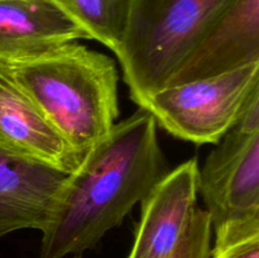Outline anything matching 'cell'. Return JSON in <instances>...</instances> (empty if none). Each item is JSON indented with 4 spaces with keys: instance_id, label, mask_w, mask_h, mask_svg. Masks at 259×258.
Returning a JSON list of instances; mask_svg holds the SVG:
<instances>
[{
    "instance_id": "obj_9",
    "label": "cell",
    "mask_w": 259,
    "mask_h": 258,
    "mask_svg": "<svg viewBox=\"0 0 259 258\" xmlns=\"http://www.w3.org/2000/svg\"><path fill=\"white\" fill-rule=\"evenodd\" d=\"M0 146L65 174L82 161L2 67Z\"/></svg>"
},
{
    "instance_id": "obj_12",
    "label": "cell",
    "mask_w": 259,
    "mask_h": 258,
    "mask_svg": "<svg viewBox=\"0 0 259 258\" xmlns=\"http://www.w3.org/2000/svg\"><path fill=\"white\" fill-rule=\"evenodd\" d=\"M212 233L209 258H259V215L225 223Z\"/></svg>"
},
{
    "instance_id": "obj_8",
    "label": "cell",
    "mask_w": 259,
    "mask_h": 258,
    "mask_svg": "<svg viewBox=\"0 0 259 258\" xmlns=\"http://www.w3.org/2000/svg\"><path fill=\"white\" fill-rule=\"evenodd\" d=\"M68 174L0 146V238L47 227Z\"/></svg>"
},
{
    "instance_id": "obj_10",
    "label": "cell",
    "mask_w": 259,
    "mask_h": 258,
    "mask_svg": "<svg viewBox=\"0 0 259 258\" xmlns=\"http://www.w3.org/2000/svg\"><path fill=\"white\" fill-rule=\"evenodd\" d=\"M90 35L53 0H0V58L37 55Z\"/></svg>"
},
{
    "instance_id": "obj_7",
    "label": "cell",
    "mask_w": 259,
    "mask_h": 258,
    "mask_svg": "<svg viewBox=\"0 0 259 258\" xmlns=\"http://www.w3.org/2000/svg\"><path fill=\"white\" fill-rule=\"evenodd\" d=\"M199 164L189 159L167 172L141 202L133 248L126 258H166L186 230L197 200Z\"/></svg>"
},
{
    "instance_id": "obj_11",
    "label": "cell",
    "mask_w": 259,
    "mask_h": 258,
    "mask_svg": "<svg viewBox=\"0 0 259 258\" xmlns=\"http://www.w3.org/2000/svg\"><path fill=\"white\" fill-rule=\"evenodd\" d=\"M89 35L118 55L134 0H53Z\"/></svg>"
},
{
    "instance_id": "obj_1",
    "label": "cell",
    "mask_w": 259,
    "mask_h": 258,
    "mask_svg": "<svg viewBox=\"0 0 259 258\" xmlns=\"http://www.w3.org/2000/svg\"><path fill=\"white\" fill-rule=\"evenodd\" d=\"M157 121L146 109L114 124L67 175L47 227L40 258L80 255L95 247L167 175Z\"/></svg>"
},
{
    "instance_id": "obj_5",
    "label": "cell",
    "mask_w": 259,
    "mask_h": 258,
    "mask_svg": "<svg viewBox=\"0 0 259 258\" xmlns=\"http://www.w3.org/2000/svg\"><path fill=\"white\" fill-rule=\"evenodd\" d=\"M217 144L197 175L212 229L259 215V131L235 125Z\"/></svg>"
},
{
    "instance_id": "obj_13",
    "label": "cell",
    "mask_w": 259,
    "mask_h": 258,
    "mask_svg": "<svg viewBox=\"0 0 259 258\" xmlns=\"http://www.w3.org/2000/svg\"><path fill=\"white\" fill-rule=\"evenodd\" d=\"M212 227L206 210L196 207L186 230L166 258H209Z\"/></svg>"
},
{
    "instance_id": "obj_4",
    "label": "cell",
    "mask_w": 259,
    "mask_h": 258,
    "mask_svg": "<svg viewBox=\"0 0 259 258\" xmlns=\"http://www.w3.org/2000/svg\"><path fill=\"white\" fill-rule=\"evenodd\" d=\"M259 89V62L214 77L164 86L143 101L166 132L195 144H217L239 121Z\"/></svg>"
},
{
    "instance_id": "obj_6",
    "label": "cell",
    "mask_w": 259,
    "mask_h": 258,
    "mask_svg": "<svg viewBox=\"0 0 259 258\" xmlns=\"http://www.w3.org/2000/svg\"><path fill=\"white\" fill-rule=\"evenodd\" d=\"M254 62H259V0H232L167 86L214 77Z\"/></svg>"
},
{
    "instance_id": "obj_3",
    "label": "cell",
    "mask_w": 259,
    "mask_h": 258,
    "mask_svg": "<svg viewBox=\"0 0 259 258\" xmlns=\"http://www.w3.org/2000/svg\"><path fill=\"white\" fill-rule=\"evenodd\" d=\"M230 2L134 0L116 57L137 105L167 86L185 57Z\"/></svg>"
},
{
    "instance_id": "obj_2",
    "label": "cell",
    "mask_w": 259,
    "mask_h": 258,
    "mask_svg": "<svg viewBox=\"0 0 259 258\" xmlns=\"http://www.w3.org/2000/svg\"><path fill=\"white\" fill-rule=\"evenodd\" d=\"M0 67L81 158L119 116L115 62L77 42L0 58Z\"/></svg>"
}]
</instances>
